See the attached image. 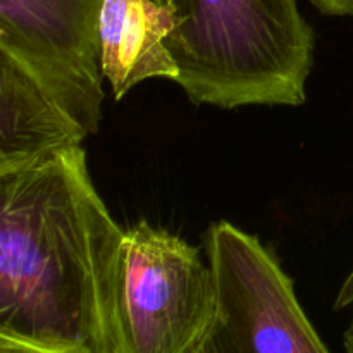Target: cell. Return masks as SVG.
<instances>
[{
	"label": "cell",
	"instance_id": "6da1fadb",
	"mask_svg": "<svg viewBox=\"0 0 353 353\" xmlns=\"http://www.w3.org/2000/svg\"><path fill=\"white\" fill-rule=\"evenodd\" d=\"M124 233L83 147L0 174V330L114 353Z\"/></svg>",
	"mask_w": 353,
	"mask_h": 353
},
{
	"label": "cell",
	"instance_id": "7a4b0ae2",
	"mask_svg": "<svg viewBox=\"0 0 353 353\" xmlns=\"http://www.w3.org/2000/svg\"><path fill=\"white\" fill-rule=\"evenodd\" d=\"M168 48L196 105L299 107L307 100L316 37L296 0H169Z\"/></svg>",
	"mask_w": 353,
	"mask_h": 353
},
{
	"label": "cell",
	"instance_id": "3957f363",
	"mask_svg": "<svg viewBox=\"0 0 353 353\" xmlns=\"http://www.w3.org/2000/svg\"><path fill=\"white\" fill-rule=\"evenodd\" d=\"M216 321V279L199 248L147 221L126 230L114 353H195Z\"/></svg>",
	"mask_w": 353,
	"mask_h": 353
},
{
	"label": "cell",
	"instance_id": "277c9868",
	"mask_svg": "<svg viewBox=\"0 0 353 353\" xmlns=\"http://www.w3.org/2000/svg\"><path fill=\"white\" fill-rule=\"evenodd\" d=\"M217 317L238 353H331L296 299L292 278L255 234L228 221L207 230Z\"/></svg>",
	"mask_w": 353,
	"mask_h": 353
},
{
	"label": "cell",
	"instance_id": "5b68a950",
	"mask_svg": "<svg viewBox=\"0 0 353 353\" xmlns=\"http://www.w3.org/2000/svg\"><path fill=\"white\" fill-rule=\"evenodd\" d=\"M103 0H0V50L16 57L54 99L97 134L103 69Z\"/></svg>",
	"mask_w": 353,
	"mask_h": 353
},
{
	"label": "cell",
	"instance_id": "8992f818",
	"mask_svg": "<svg viewBox=\"0 0 353 353\" xmlns=\"http://www.w3.org/2000/svg\"><path fill=\"white\" fill-rule=\"evenodd\" d=\"M85 128L7 52L0 50V174L83 147Z\"/></svg>",
	"mask_w": 353,
	"mask_h": 353
},
{
	"label": "cell",
	"instance_id": "52a82bcc",
	"mask_svg": "<svg viewBox=\"0 0 353 353\" xmlns=\"http://www.w3.org/2000/svg\"><path fill=\"white\" fill-rule=\"evenodd\" d=\"M174 30V9L165 0H103L100 52L114 99H124L147 79L176 83L178 65L168 48Z\"/></svg>",
	"mask_w": 353,
	"mask_h": 353
},
{
	"label": "cell",
	"instance_id": "ba28073f",
	"mask_svg": "<svg viewBox=\"0 0 353 353\" xmlns=\"http://www.w3.org/2000/svg\"><path fill=\"white\" fill-rule=\"evenodd\" d=\"M0 353H95L88 345L74 341L40 340L0 330Z\"/></svg>",
	"mask_w": 353,
	"mask_h": 353
},
{
	"label": "cell",
	"instance_id": "9c48e42d",
	"mask_svg": "<svg viewBox=\"0 0 353 353\" xmlns=\"http://www.w3.org/2000/svg\"><path fill=\"white\" fill-rule=\"evenodd\" d=\"M195 353H238L234 350L226 330L219 323V317H217L216 324H214L212 330L209 331V334L200 343V347L196 348Z\"/></svg>",
	"mask_w": 353,
	"mask_h": 353
},
{
	"label": "cell",
	"instance_id": "30bf717a",
	"mask_svg": "<svg viewBox=\"0 0 353 353\" xmlns=\"http://www.w3.org/2000/svg\"><path fill=\"white\" fill-rule=\"evenodd\" d=\"M310 3L324 16L353 17V0H310Z\"/></svg>",
	"mask_w": 353,
	"mask_h": 353
},
{
	"label": "cell",
	"instance_id": "8fae6325",
	"mask_svg": "<svg viewBox=\"0 0 353 353\" xmlns=\"http://www.w3.org/2000/svg\"><path fill=\"white\" fill-rule=\"evenodd\" d=\"M353 305V268L348 272V276L345 278V281L341 283L340 290L336 293V299H334V310L347 309V307Z\"/></svg>",
	"mask_w": 353,
	"mask_h": 353
},
{
	"label": "cell",
	"instance_id": "7c38bea8",
	"mask_svg": "<svg viewBox=\"0 0 353 353\" xmlns=\"http://www.w3.org/2000/svg\"><path fill=\"white\" fill-rule=\"evenodd\" d=\"M343 345H345V352L347 353H353V316L350 324H348L347 331L343 334Z\"/></svg>",
	"mask_w": 353,
	"mask_h": 353
}]
</instances>
